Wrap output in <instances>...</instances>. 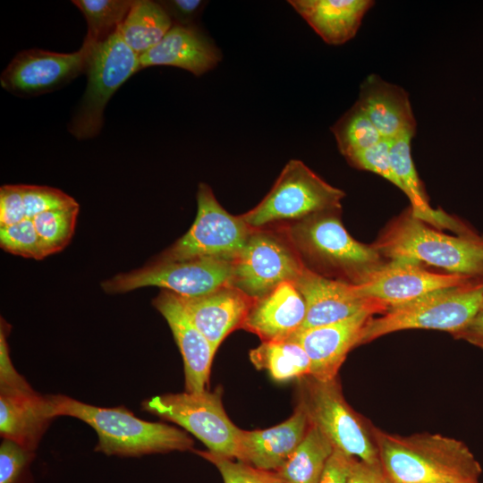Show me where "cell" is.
<instances>
[{
  "instance_id": "11",
  "label": "cell",
  "mask_w": 483,
  "mask_h": 483,
  "mask_svg": "<svg viewBox=\"0 0 483 483\" xmlns=\"http://www.w3.org/2000/svg\"><path fill=\"white\" fill-rule=\"evenodd\" d=\"M304 267L280 228L253 229L233 262L231 285L257 300L284 282H294Z\"/></svg>"
},
{
  "instance_id": "1",
  "label": "cell",
  "mask_w": 483,
  "mask_h": 483,
  "mask_svg": "<svg viewBox=\"0 0 483 483\" xmlns=\"http://www.w3.org/2000/svg\"><path fill=\"white\" fill-rule=\"evenodd\" d=\"M380 464L395 483H479L481 468L462 441L439 434H389L374 427Z\"/></svg>"
},
{
  "instance_id": "20",
  "label": "cell",
  "mask_w": 483,
  "mask_h": 483,
  "mask_svg": "<svg viewBox=\"0 0 483 483\" xmlns=\"http://www.w3.org/2000/svg\"><path fill=\"white\" fill-rule=\"evenodd\" d=\"M221 59L220 49L195 24L173 25L158 44L140 55V67L174 66L201 76Z\"/></svg>"
},
{
  "instance_id": "44",
  "label": "cell",
  "mask_w": 483,
  "mask_h": 483,
  "mask_svg": "<svg viewBox=\"0 0 483 483\" xmlns=\"http://www.w3.org/2000/svg\"><path fill=\"white\" fill-rule=\"evenodd\" d=\"M482 285H483V275H482Z\"/></svg>"
},
{
  "instance_id": "36",
  "label": "cell",
  "mask_w": 483,
  "mask_h": 483,
  "mask_svg": "<svg viewBox=\"0 0 483 483\" xmlns=\"http://www.w3.org/2000/svg\"><path fill=\"white\" fill-rule=\"evenodd\" d=\"M21 188L28 219H33L37 215L51 209L77 203L73 198L58 189L26 184H21Z\"/></svg>"
},
{
  "instance_id": "29",
  "label": "cell",
  "mask_w": 483,
  "mask_h": 483,
  "mask_svg": "<svg viewBox=\"0 0 483 483\" xmlns=\"http://www.w3.org/2000/svg\"><path fill=\"white\" fill-rule=\"evenodd\" d=\"M133 2L131 0L72 1L84 15L88 24L84 42L94 46L114 34L126 18Z\"/></svg>"
},
{
  "instance_id": "6",
  "label": "cell",
  "mask_w": 483,
  "mask_h": 483,
  "mask_svg": "<svg viewBox=\"0 0 483 483\" xmlns=\"http://www.w3.org/2000/svg\"><path fill=\"white\" fill-rule=\"evenodd\" d=\"M343 198L342 190L327 183L302 161L292 159L264 199L241 216L252 229L278 227L341 210Z\"/></svg>"
},
{
  "instance_id": "4",
  "label": "cell",
  "mask_w": 483,
  "mask_h": 483,
  "mask_svg": "<svg viewBox=\"0 0 483 483\" xmlns=\"http://www.w3.org/2000/svg\"><path fill=\"white\" fill-rule=\"evenodd\" d=\"M382 257L443 268L450 274L483 275V239L452 236L416 218L411 208L394 220L373 245Z\"/></svg>"
},
{
  "instance_id": "8",
  "label": "cell",
  "mask_w": 483,
  "mask_h": 483,
  "mask_svg": "<svg viewBox=\"0 0 483 483\" xmlns=\"http://www.w3.org/2000/svg\"><path fill=\"white\" fill-rule=\"evenodd\" d=\"M197 216L189 231L153 262L209 258L234 262L252 233L242 216H233L217 201L209 185L197 191Z\"/></svg>"
},
{
  "instance_id": "35",
  "label": "cell",
  "mask_w": 483,
  "mask_h": 483,
  "mask_svg": "<svg viewBox=\"0 0 483 483\" xmlns=\"http://www.w3.org/2000/svg\"><path fill=\"white\" fill-rule=\"evenodd\" d=\"M353 167L375 173L401 190L391 165L390 140L383 139L374 146L345 157Z\"/></svg>"
},
{
  "instance_id": "7",
  "label": "cell",
  "mask_w": 483,
  "mask_h": 483,
  "mask_svg": "<svg viewBox=\"0 0 483 483\" xmlns=\"http://www.w3.org/2000/svg\"><path fill=\"white\" fill-rule=\"evenodd\" d=\"M310 425L337 449L363 462L380 463L374 427L345 401L339 380L300 379L299 400Z\"/></svg>"
},
{
  "instance_id": "40",
  "label": "cell",
  "mask_w": 483,
  "mask_h": 483,
  "mask_svg": "<svg viewBox=\"0 0 483 483\" xmlns=\"http://www.w3.org/2000/svg\"><path fill=\"white\" fill-rule=\"evenodd\" d=\"M354 458L335 449L326 462L319 483H346Z\"/></svg>"
},
{
  "instance_id": "39",
  "label": "cell",
  "mask_w": 483,
  "mask_h": 483,
  "mask_svg": "<svg viewBox=\"0 0 483 483\" xmlns=\"http://www.w3.org/2000/svg\"><path fill=\"white\" fill-rule=\"evenodd\" d=\"M161 5L173 21L174 25H193L203 10L206 2L200 0L160 1Z\"/></svg>"
},
{
  "instance_id": "38",
  "label": "cell",
  "mask_w": 483,
  "mask_h": 483,
  "mask_svg": "<svg viewBox=\"0 0 483 483\" xmlns=\"http://www.w3.org/2000/svg\"><path fill=\"white\" fill-rule=\"evenodd\" d=\"M26 219L21 184H5L0 189V227Z\"/></svg>"
},
{
  "instance_id": "41",
  "label": "cell",
  "mask_w": 483,
  "mask_h": 483,
  "mask_svg": "<svg viewBox=\"0 0 483 483\" xmlns=\"http://www.w3.org/2000/svg\"><path fill=\"white\" fill-rule=\"evenodd\" d=\"M386 478L380 463L372 464L354 458L346 483H385Z\"/></svg>"
},
{
  "instance_id": "24",
  "label": "cell",
  "mask_w": 483,
  "mask_h": 483,
  "mask_svg": "<svg viewBox=\"0 0 483 483\" xmlns=\"http://www.w3.org/2000/svg\"><path fill=\"white\" fill-rule=\"evenodd\" d=\"M288 3L327 44L339 46L357 33L370 0H291Z\"/></svg>"
},
{
  "instance_id": "2",
  "label": "cell",
  "mask_w": 483,
  "mask_h": 483,
  "mask_svg": "<svg viewBox=\"0 0 483 483\" xmlns=\"http://www.w3.org/2000/svg\"><path fill=\"white\" fill-rule=\"evenodd\" d=\"M48 397L55 418H76L96 431L98 440L95 451L106 455L140 457L193 449L194 441L187 431L140 419L124 406H94L63 394Z\"/></svg>"
},
{
  "instance_id": "43",
  "label": "cell",
  "mask_w": 483,
  "mask_h": 483,
  "mask_svg": "<svg viewBox=\"0 0 483 483\" xmlns=\"http://www.w3.org/2000/svg\"><path fill=\"white\" fill-rule=\"evenodd\" d=\"M385 483H395L394 482L393 480L389 479L387 477L386 478V482Z\"/></svg>"
},
{
  "instance_id": "21",
  "label": "cell",
  "mask_w": 483,
  "mask_h": 483,
  "mask_svg": "<svg viewBox=\"0 0 483 483\" xmlns=\"http://www.w3.org/2000/svg\"><path fill=\"white\" fill-rule=\"evenodd\" d=\"M178 298L216 352L230 333L242 328L254 301L231 284L205 295Z\"/></svg>"
},
{
  "instance_id": "19",
  "label": "cell",
  "mask_w": 483,
  "mask_h": 483,
  "mask_svg": "<svg viewBox=\"0 0 483 483\" xmlns=\"http://www.w3.org/2000/svg\"><path fill=\"white\" fill-rule=\"evenodd\" d=\"M305 300L293 282H284L254 300L242 328L261 342L285 341L297 334L305 321Z\"/></svg>"
},
{
  "instance_id": "22",
  "label": "cell",
  "mask_w": 483,
  "mask_h": 483,
  "mask_svg": "<svg viewBox=\"0 0 483 483\" xmlns=\"http://www.w3.org/2000/svg\"><path fill=\"white\" fill-rule=\"evenodd\" d=\"M357 103L383 139L416 132V120L408 93L400 86L369 75L361 83Z\"/></svg>"
},
{
  "instance_id": "10",
  "label": "cell",
  "mask_w": 483,
  "mask_h": 483,
  "mask_svg": "<svg viewBox=\"0 0 483 483\" xmlns=\"http://www.w3.org/2000/svg\"><path fill=\"white\" fill-rule=\"evenodd\" d=\"M221 390L165 394L145 400L142 410L172 421L200 440L208 451L235 459L240 428L227 416Z\"/></svg>"
},
{
  "instance_id": "17",
  "label": "cell",
  "mask_w": 483,
  "mask_h": 483,
  "mask_svg": "<svg viewBox=\"0 0 483 483\" xmlns=\"http://www.w3.org/2000/svg\"><path fill=\"white\" fill-rule=\"evenodd\" d=\"M153 306L166 320L182 354L185 391L207 390L216 353L213 346L193 324L176 294L162 290Z\"/></svg>"
},
{
  "instance_id": "33",
  "label": "cell",
  "mask_w": 483,
  "mask_h": 483,
  "mask_svg": "<svg viewBox=\"0 0 483 483\" xmlns=\"http://www.w3.org/2000/svg\"><path fill=\"white\" fill-rule=\"evenodd\" d=\"M195 453L216 467L224 483H286L275 471L260 470L209 451Z\"/></svg>"
},
{
  "instance_id": "31",
  "label": "cell",
  "mask_w": 483,
  "mask_h": 483,
  "mask_svg": "<svg viewBox=\"0 0 483 483\" xmlns=\"http://www.w3.org/2000/svg\"><path fill=\"white\" fill-rule=\"evenodd\" d=\"M79 204L51 209L37 215L33 223L49 255L64 250L75 229Z\"/></svg>"
},
{
  "instance_id": "28",
  "label": "cell",
  "mask_w": 483,
  "mask_h": 483,
  "mask_svg": "<svg viewBox=\"0 0 483 483\" xmlns=\"http://www.w3.org/2000/svg\"><path fill=\"white\" fill-rule=\"evenodd\" d=\"M334 450L327 437L310 425L301 444L275 472L286 483H319Z\"/></svg>"
},
{
  "instance_id": "12",
  "label": "cell",
  "mask_w": 483,
  "mask_h": 483,
  "mask_svg": "<svg viewBox=\"0 0 483 483\" xmlns=\"http://www.w3.org/2000/svg\"><path fill=\"white\" fill-rule=\"evenodd\" d=\"M233 271V262L209 258L152 261L140 269L118 274L101 286L108 293L157 286L180 297H198L231 284Z\"/></svg>"
},
{
  "instance_id": "16",
  "label": "cell",
  "mask_w": 483,
  "mask_h": 483,
  "mask_svg": "<svg viewBox=\"0 0 483 483\" xmlns=\"http://www.w3.org/2000/svg\"><path fill=\"white\" fill-rule=\"evenodd\" d=\"M377 313L383 311L367 309L343 320L300 331L290 338L307 352L310 360L309 377L318 380L336 377L348 352L358 346L364 325Z\"/></svg>"
},
{
  "instance_id": "30",
  "label": "cell",
  "mask_w": 483,
  "mask_h": 483,
  "mask_svg": "<svg viewBox=\"0 0 483 483\" xmlns=\"http://www.w3.org/2000/svg\"><path fill=\"white\" fill-rule=\"evenodd\" d=\"M341 154L347 157L370 148L383 138L356 102L332 127Z\"/></svg>"
},
{
  "instance_id": "37",
  "label": "cell",
  "mask_w": 483,
  "mask_h": 483,
  "mask_svg": "<svg viewBox=\"0 0 483 483\" xmlns=\"http://www.w3.org/2000/svg\"><path fill=\"white\" fill-rule=\"evenodd\" d=\"M10 326L1 318L0 327V394L31 392L34 389L14 369L7 343Z\"/></svg>"
},
{
  "instance_id": "14",
  "label": "cell",
  "mask_w": 483,
  "mask_h": 483,
  "mask_svg": "<svg viewBox=\"0 0 483 483\" xmlns=\"http://www.w3.org/2000/svg\"><path fill=\"white\" fill-rule=\"evenodd\" d=\"M478 278L482 277L438 274L413 261L393 259L376 269L364 282L355 284V288L363 298L381 301L391 308Z\"/></svg>"
},
{
  "instance_id": "27",
  "label": "cell",
  "mask_w": 483,
  "mask_h": 483,
  "mask_svg": "<svg viewBox=\"0 0 483 483\" xmlns=\"http://www.w3.org/2000/svg\"><path fill=\"white\" fill-rule=\"evenodd\" d=\"M250 360L258 370H267L275 381L301 379L310 375V360L294 340L261 342L250 351Z\"/></svg>"
},
{
  "instance_id": "25",
  "label": "cell",
  "mask_w": 483,
  "mask_h": 483,
  "mask_svg": "<svg viewBox=\"0 0 483 483\" xmlns=\"http://www.w3.org/2000/svg\"><path fill=\"white\" fill-rule=\"evenodd\" d=\"M415 135L405 134L390 140V159L401 191L411 202L412 215L436 229H447L458 235H474L470 228L442 210L428 204L411 154V142Z\"/></svg>"
},
{
  "instance_id": "15",
  "label": "cell",
  "mask_w": 483,
  "mask_h": 483,
  "mask_svg": "<svg viewBox=\"0 0 483 483\" xmlns=\"http://www.w3.org/2000/svg\"><path fill=\"white\" fill-rule=\"evenodd\" d=\"M293 283L307 308L300 331L335 323L367 309H378L383 313L389 309L381 301L360 296L355 284L326 277L306 267Z\"/></svg>"
},
{
  "instance_id": "5",
  "label": "cell",
  "mask_w": 483,
  "mask_h": 483,
  "mask_svg": "<svg viewBox=\"0 0 483 483\" xmlns=\"http://www.w3.org/2000/svg\"><path fill=\"white\" fill-rule=\"evenodd\" d=\"M483 307L482 278L440 289L393 306L364 325L358 346L383 335L408 329L461 332Z\"/></svg>"
},
{
  "instance_id": "34",
  "label": "cell",
  "mask_w": 483,
  "mask_h": 483,
  "mask_svg": "<svg viewBox=\"0 0 483 483\" xmlns=\"http://www.w3.org/2000/svg\"><path fill=\"white\" fill-rule=\"evenodd\" d=\"M35 452L3 439L0 445V483H33L30 465Z\"/></svg>"
},
{
  "instance_id": "23",
  "label": "cell",
  "mask_w": 483,
  "mask_h": 483,
  "mask_svg": "<svg viewBox=\"0 0 483 483\" xmlns=\"http://www.w3.org/2000/svg\"><path fill=\"white\" fill-rule=\"evenodd\" d=\"M55 419L48 395L35 390L0 394V435L3 439L36 451L39 442Z\"/></svg>"
},
{
  "instance_id": "3",
  "label": "cell",
  "mask_w": 483,
  "mask_h": 483,
  "mask_svg": "<svg viewBox=\"0 0 483 483\" xmlns=\"http://www.w3.org/2000/svg\"><path fill=\"white\" fill-rule=\"evenodd\" d=\"M339 213L340 210L326 211L278 228L306 268L326 277L359 284L385 262L374 246L352 237Z\"/></svg>"
},
{
  "instance_id": "42",
  "label": "cell",
  "mask_w": 483,
  "mask_h": 483,
  "mask_svg": "<svg viewBox=\"0 0 483 483\" xmlns=\"http://www.w3.org/2000/svg\"><path fill=\"white\" fill-rule=\"evenodd\" d=\"M454 338L466 341L467 343L483 350V307L472 318V320Z\"/></svg>"
},
{
  "instance_id": "32",
  "label": "cell",
  "mask_w": 483,
  "mask_h": 483,
  "mask_svg": "<svg viewBox=\"0 0 483 483\" xmlns=\"http://www.w3.org/2000/svg\"><path fill=\"white\" fill-rule=\"evenodd\" d=\"M0 246L13 255L42 259L49 256L32 219L0 227Z\"/></svg>"
},
{
  "instance_id": "9",
  "label": "cell",
  "mask_w": 483,
  "mask_h": 483,
  "mask_svg": "<svg viewBox=\"0 0 483 483\" xmlns=\"http://www.w3.org/2000/svg\"><path fill=\"white\" fill-rule=\"evenodd\" d=\"M139 70L140 55L123 41L119 28L106 40L93 46L86 70L87 88L69 124V131L78 140L97 135L107 102Z\"/></svg>"
},
{
  "instance_id": "26",
  "label": "cell",
  "mask_w": 483,
  "mask_h": 483,
  "mask_svg": "<svg viewBox=\"0 0 483 483\" xmlns=\"http://www.w3.org/2000/svg\"><path fill=\"white\" fill-rule=\"evenodd\" d=\"M174 23L159 2L137 0L119 26L120 34L139 55L158 44Z\"/></svg>"
},
{
  "instance_id": "13",
  "label": "cell",
  "mask_w": 483,
  "mask_h": 483,
  "mask_svg": "<svg viewBox=\"0 0 483 483\" xmlns=\"http://www.w3.org/2000/svg\"><path fill=\"white\" fill-rule=\"evenodd\" d=\"M93 47L84 42L74 53L28 49L17 54L3 71V89L20 97H34L55 90L86 73Z\"/></svg>"
},
{
  "instance_id": "18",
  "label": "cell",
  "mask_w": 483,
  "mask_h": 483,
  "mask_svg": "<svg viewBox=\"0 0 483 483\" xmlns=\"http://www.w3.org/2000/svg\"><path fill=\"white\" fill-rule=\"evenodd\" d=\"M310 423L303 407L297 403L284 422L261 430L240 429L235 459L255 468L276 471L305 437Z\"/></svg>"
}]
</instances>
